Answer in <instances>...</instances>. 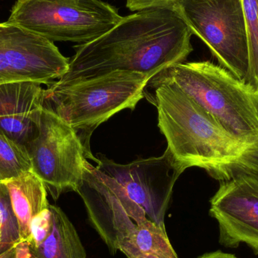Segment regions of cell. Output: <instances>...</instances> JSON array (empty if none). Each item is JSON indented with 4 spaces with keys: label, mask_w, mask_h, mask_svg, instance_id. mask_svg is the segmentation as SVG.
Masks as SVG:
<instances>
[{
    "label": "cell",
    "mask_w": 258,
    "mask_h": 258,
    "mask_svg": "<svg viewBox=\"0 0 258 258\" xmlns=\"http://www.w3.org/2000/svg\"><path fill=\"white\" fill-rule=\"evenodd\" d=\"M184 21L170 9L140 11L122 19L101 36L79 44L69 69L59 84L132 71L153 79L171 65L183 63L192 52V36Z\"/></svg>",
    "instance_id": "1"
},
{
    "label": "cell",
    "mask_w": 258,
    "mask_h": 258,
    "mask_svg": "<svg viewBox=\"0 0 258 258\" xmlns=\"http://www.w3.org/2000/svg\"><path fill=\"white\" fill-rule=\"evenodd\" d=\"M147 87L154 89L167 150L183 171L202 168L220 183L258 174V139L235 136L173 83L152 79Z\"/></svg>",
    "instance_id": "2"
},
{
    "label": "cell",
    "mask_w": 258,
    "mask_h": 258,
    "mask_svg": "<svg viewBox=\"0 0 258 258\" xmlns=\"http://www.w3.org/2000/svg\"><path fill=\"white\" fill-rule=\"evenodd\" d=\"M150 80L139 73L116 71L63 84L54 82L43 89L42 107L78 133L89 159L97 163L90 150L91 135L116 113L135 110Z\"/></svg>",
    "instance_id": "3"
},
{
    "label": "cell",
    "mask_w": 258,
    "mask_h": 258,
    "mask_svg": "<svg viewBox=\"0 0 258 258\" xmlns=\"http://www.w3.org/2000/svg\"><path fill=\"white\" fill-rule=\"evenodd\" d=\"M153 79L177 86L235 136L258 139V92L223 67L208 60L183 62Z\"/></svg>",
    "instance_id": "4"
},
{
    "label": "cell",
    "mask_w": 258,
    "mask_h": 258,
    "mask_svg": "<svg viewBox=\"0 0 258 258\" xmlns=\"http://www.w3.org/2000/svg\"><path fill=\"white\" fill-rule=\"evenodd\" d=\"M121 16L101 0H17L7 22L51 42L86 43L113 28Z\"/></svg>",
    "instance_id": "5"
},
{
    "label": "cell",
    "mask_w": 258,
    "mask_h": 258,
    "mask_svg": "<svg viewBox=\"0 0 258 258\" xmlns=\"http://www.w3.org/2000/svg\"><path fill=\"white\" fill-rule=\"evenodd\" d=\"M171 9L209 47L220 66L248 83L249 47L242 0H179Z\"/></svg>",
    "instance_id": "6"
},
{
    "label": "cell",
    "mask_w": 258,
    "mask_h": 258,
    "mask_svg": "<svg viewBox=\"0 0 258 258\" xmlns=\"http://www.w3.org/2000/svg\"><path fill=\"white\" fill-rule=\"evenodd\" d=\"M32 171L57 200L62 194L77 192L89 159L78 133L61 118L42 109L37 138L27 147Z\"/></svg>",
    "instance_id": "7"
},
{
    "label": "cell",
    "mask_w": 258,
    "mask_h": 258,
    "mask_svg": "<svg viewBox=\"0 0 258 258\" xmlns=\"http://www.w3.org/2000/svg\"><path fill=\"white\" fill-rule=\"evenodd\" d=\"M77 192L83 199L89 223L112 255L147 218L144 209L129 198L118 182L87 160Z\"/></svg>",
    "instance_id": "8"
},
{
    "label": "cell",
    "mask_w": 258,
    "mask_h": 258,
    "mask_svg": "<svg viewBox=\"0 0 258 258\" xmlns=\"http://www.w3.org/2000/svg\"><path fill=\"white\" fill-rule=\"evenodd\" d=\"M95 167L118 182L129 198L144 209L147 218L165 230V214L173 188L183 173L168 150L161 156L125 165L101 156Z\"/></svg>",
    "instance_id": "9"
},
{
    "label": "cell",
    "mask_w": 258,
    "mask_h": 258,
    "mask_svg": "<svg viewBox=\"0 0 258 258\" xmlns=\"http://www.w3.org/2000/svg\"><path fill=\"white\" fill-rule=\"evenodd\" d=\"M69 69L54 42L10 23H0V85L33 81L51 84Z\"/></svg>",
    "instance_id": "10"
},
{
    "label": "cell",
    "mask_w": 258,
    "mask_h": 258,
    "mask_svg": "<svg viewBox=\"0 0 258 258\" xmlns=\"http://www.w3.org/2000/svg\"><path fill=\"white\" fill-rule=\"evenodd\" d=\"M209 214L219 227V242L228 248L248 245L258 254V174L220 183Z\"/></svg>",
    "instance_id": "11"
},
{
    "label": "cell",
    "mask_w": 258,
    "mask_h": 258,
    "mask_svg": "<svg viewBox=\"0 0 258 258\" xmlns=\"http://www.w3.org/2000/svg\"><path fill=\"white\" fill-rule=\"evenodd\" d=\"M42 85L33 81L0 85V132L26 149L39 135Z\"/></svg>",
    "instance_id": "12"
},
{
    "label": "cell",
    "mask_w": 258,
    "mask_h": 258,
    "mask_svg": "<svg viewBox=\"0 0 258 258\" xmlns=\"http://www.w3.org/2000/svg\"><path fill=\"white\" fill-rule=\"evenodd\" d=\"M6 184L18 222L20 241H28L33 218L49 206L46 187L32 171L6 182Z\"/></svg>",
    "instance_id": "13"
},
{
    "label": "cell",
    "mask_w": 258,
    "mask_h": 258,
    "mask_svg": "<svg viewBox=\"0 0 258 258\" xmlns=\"http://www.w3.org/2000/svg\"><path fill=\"white\" fill-rule=\"evenodd\" d=\"M49 209L51 231L39 246L30 248L32 254L37 258H87L78 233L64 212L53 205Z\"/></svg>",
    "instance_id": "14"
},
{
    "label": "cell",
    "mask_w": 258,
    "mask_h": 258,
    "mask_svg": "<svg viewBox=\"0 0 258 258\" xmlns=\"http://www.w3.org/2000/svg\"><path fill=\"white\" fill-rule=\"evenodd\" d=\"M127 242L138 251L159 258H179L167 236L166 230L148 218L137 225Z\"/></svg>",
    "instance_id": "15"
},
{
    "label": "cell",
    "mask_w": 258,
    "mask_h": 258,
    "mask_svg": "<svg viewBox=\"0 0 258 258\" xmlns=\"http://www.w3.org/2000/svg\"><path fill=\"white\" fill-rule=\"evenodd\" d=\"M30 171L32 164L27 149L0 132V182L6 183Z\"/></svg>",
    "instance_id": "16"
},
{
    "label": "cell",
    "mask_w": 258,
    "mask_h": 258,
    "mask_svg": "<svg viewBox=\"0 0 258 258\" xmlns=\"http://www.w3.org/2000/svg\"><path fill=\"white\" fill-rule=\"evenodd\" d=\"M249 47L248 83L258 92V0H242Z\"/></svg>",
    "instance_id": "17"
},
{
    "label": "cell",
    "mask_w": 258,
    "mask_h": 258,
    "mask_svg": "<svg viewBox=\"0 0 258 258\" xmlns=\"http://www.w3.org/2000/svg\"><path fill=\"white\" fill-rule=\"evenodd\" d=\"M0 225L3 229L1 253L20 241L18 222L12 209L9 189L4 182H0Z\"/></svg>",
    "instance_id": "18"
},
{
    "label": "cell",
    "mask_w": 258,
    "mask_h": 258,
    "mask_svg": "<svg viewBox=\"0 0 258 258\" xmlns=\"http://www.w3.org/2000/svg\"><path fill=\"white\" fill-rule=\"evenodd\" d=\"M51 228V212L45 209L42 213L35 217L30 224V236L28 242L31 249L37 248L46 239Z\"/></svg>",
    "instance_id": "19"
},
{
    "label": "cell",
    "mask_w": 258,
    "mask_h": 258,
    "mask_svg": "<svg viewBox=\"0 0 258 258\" xmlns=\"http://www.w3.org/2000/svg\"><path fill=\"white\" fill-rule=\"evenodd\" d=\"M179 0H126V7L132 12L147 9H171Z\"/></svg>",
    "instance_id": "20"
},
{
    "label": "cell",
    "mask_w": 258,
    "mask_h": 258,
    "mask_svg": "<svg viewBox=\"0 0 258 258\" xmlns=\"http://www.w3.org/2000/svg\"><path fill=\"white\" fill-rule=\"evenodd\" d=\"M119 251L128 258H159L153 254L141 252L127 242H122L121 244Z\"/></svg>",
    "instance_id": "21"
},
{
    "label": "cell",
    "mask_w": 258,
    "mask_h": 258,
    "mask_svg": "<svg viewBox=\"0 0 258 258\" xmlns=\"http://www.w3.org/2000/svg\"><path fill=\"white\" fill-rule=\"evenodd\" d=\"M16 258H32L31 250L27 241H19L15 244Z\"/></svg>",
    "instance_id": "22"
},
{
    "label": "cell",
    "mask_w": 258,
    "mask_h": 258,
    "mask_svg": "<svg viewBox=\"0 0 258 258\" xmlns=\"http://www.w3.org/2000/svg\"><path fill=\"white\" fill-rule=\"evenodd\" d=\"M198 258H237L233 254L224 253L221 251H217L215 252L207 253L203 254Z\"/></svg>",
    "instance_id": "23"
},
{
    "label": "cell",
    "mask_w": 258,
    "mask_h": 258,
    "mask_svg": "<svg viewBox=\"0 0 258 258\" xmlns=\"http://www.w3.org/2000/svg\"><path fill=\"white\" fill-rule=\"evenodd\" d=\"M0 258H16L15 257V245H12L6 251L0 253Z\"/></svg>",
    "instance_id": "24"
},
{
    "label": "cell",
    "mask_w": 258,
    "mask_h": 258,
    "mask_svg": "<svg viewBox=\"0 0 258 258\" xmlns=\"http://www.w3.org/2000/svg\"><path fill=\"white\" fill-rule=\"evenodd\" d=\"M2 243H3V229L0 225V248H1Z\"/></svg>",
    "instance_id": "25"
},
{
    "label": "cell",
    "mask_w": 258,
    "mask_h": 258,
    "mask_svg": "<svg viewBox=\"0 0 258 258\" xmlns=\"http://www.w3.org/2000/svg\"><path fill=\"white\" fill-rule=\"evenodd\" d=\"M32 258H37V257H36V256H34V255H33V257H32Z\"/></svg>",
    "instance_id": "26"
}]
</instances>
